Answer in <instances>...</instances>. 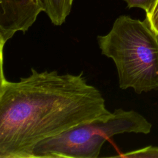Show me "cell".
Returning a JSON list of instances; mask_svg holds the SVG:
<instances>
[{"instance_id": "6da1fadb", "label": "cell", "mask_w": 158, "mask_h": 158, "mask_svg": "<svg viewBox=\"0 0 158 158\" xmlns=\"http://www.w3.org/2000/svg\"><path fill=\"white\" fill-rule=\"evenodd\" d=\"M110 113L101 91L87 83L83 72L31 69L29 76L13 82L1 65L0 158H33L39 143Z\"/></svg>"}, {"instance_id": "7a4b0ae2", "label": "cell", "mask_w": 158, "mask_h": 158, "mask_svg": "<svg viewBox=\"0 0 158 158\" xmlns=\"http://www.w3.org/2000/svg\"><path fill=\"white\" fill-rule=\"evenodd\" d=\"M97 40L101 54L115 65L122 89L137 94L158 90V36L146 19L120 15Z\"/></svg>"}, {"instance_id": "3957f363", "label": "cell", "mask_w": 158, "mask_h": 158, "mask_svg": "<svg viewBox=\"0 0 158 158\" xmlns=\"http://www.w3.org/2000/svg\"><path fill=\"white\" fill-rule=\"evenodd\" d=\"M151 128L152 124L139 113L116 109L39 143L33 150V158H96L112 136L124 133L147 135Z\"/></svg>"}, {"instance_id": "277c9868", "label": "cell", "mask_w": 158, "mask_h": 158, "mask_svg": "<svg viewBox=\"0 0 158 158\" xmlns=\"http://www.w3.org/2000/svg\"><path fill=\"white\" fill-rule=\"evenodd\" d=\"M0 44L3 46L19 31L25 33L44 11L42 0H0Z\"/></svg>"}, {"instance_id": "5b68a950", "label": "cell", "mask_w": 158, "mask_h": 158, "mask_svg": "<svg viewBox=\"0 0 158 158\" xmlns=\"http://www.w3.org/2000/svg\"><path fill=\"white\" fill-rule=\"evenodd\" d=\"M74 0H42L44 12L52 24L60 26L69 15Z\"/></svg>"}, {"instance_id": "8992f818", "label": "cell", "mask_w": 158, "mask_h": 158, "mask_svg": "<svg viewBox=\"0 0 158 158\" xmlns=\"http://www.w3.org/2000/svg\"><path fill=\"white\" fill-rule=\"evenodd\" d=\"M114 157L124 158H158V146H149Z\"/></svg>"}, {"instance_id": "52a82bcc", "label": "cell", "mask_w": 158, "mask_h": 158, "mask_svg": "<svg viewBox=\"0 0 158 158\" xmlns=\"http://www.w3.org/2000/svg\"><path fill=\"white\" fill-rule=\"evenodd\" d=\"M127 3V7L129 9L133 7L140 8L149 13L152 8L156 0H124Z\"/></svg>"}, {"instance_id": "ba28073f", "label": "cell", "mask_w": 158, "mask_h": 158, "mask_svg": "<svg viewBox=\"0 0 158 158\" xmlns=\"http://www.w3.org/2000/svg\"><path fill=\"white\" fill-rule=\"evenodd\" d=\"M151 28L158 36V0H156L151 11L146 14V18Z\"/></svg>"}]
</instances>
